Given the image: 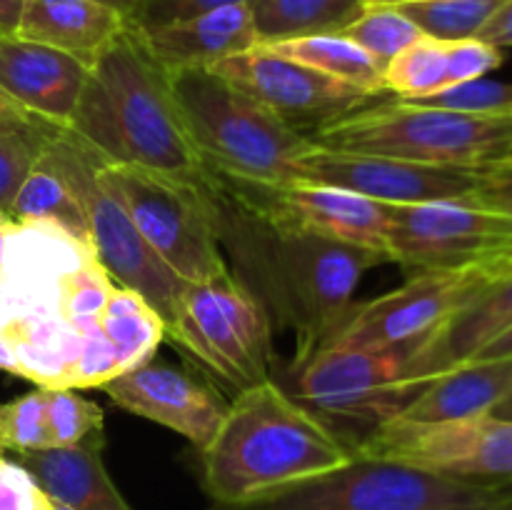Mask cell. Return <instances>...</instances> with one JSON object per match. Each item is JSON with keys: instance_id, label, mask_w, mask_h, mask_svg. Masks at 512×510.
I'll list each match as a JSON object with an SVG mask.
<instances>
[{"instance_id": "cell-52", "label": "cell", "mask_w": 512, "mask_h": 510, "mask_svg": "<svg viewBox=\"0 0 512 510\" xmlns=\"http://www.w3.org/2000/svg\"><path fill=\"white\" fill-rule=\"evenodd\" d=\"M213 510H225V508H218V505H215V508Z\"/></svg>"}, {"instance_id": "cell-46", "label": "cell", "mask_w": 512, "mask_h": 510, "mask_svg": "<svg viewBox=\"0 0 512 510\" xmlns=\"http://www.w3.org/2000/svg\"><path fill=\"white\" fill-rule=\"evenodd\" d=\"M15 228V220L10 218L8 213H3L0 210V265H3V255H5V243H8L10 233H13Z\"/></svg>"}, {"instance_id": "cell-31", "label": "cell", "mask_w": 512, "mask_h": 510, "mask_svg": "<svg viewBox=\"0 0 512 510\" xmlns=\"http://www.w3.org/2000/svg\"><path fill=\"white\" fill-rule=\"evenodd\" d=\"M343 35L360 45L383 70L395 55L423 38L418 25L405 18L395 5H368L363 15L343 30Z\"/></svg>"}, {"instance_id": "cell-25", "label": "cell", "mask_w": 512, "mask_h": 510, "mask_svg": "<svg viewBox=\"0 0 512 510\" xmlns=\"http://www.w3.org/2000/svg\"><path fill=\"white\" fill-rule=\"evenodd\" d=\"M10 218L15 223H35V220L55 223L58 228L68 230L80 243L93 248L88 215H85L83 203H80L68 173L53 155V150L48 148V140L43 143L33 168L28 170L18 193H15L13 205H10Z\"/></svg>"}, {"instance_id": "cell-29", "label": "cell", "mask_w": 512, "mask_h": 510, "mask_svg": "<svg viewBox=\"0 0 512 510\" xmlns=\"http://www.w3.org/2000/svg\"><path fill=\"white\" fill-rule=\"evenodd\" d=\"M448 88H453V73L445 40L423 35L395 55L385 68V93H395V100L410 103Z\"/></svg>"}, {"instance_id": "cell-18", "label": "cell", "mask_w": 512, "mask_h": 510, "mask_svg": "<svg viewBox=\"0 0 512 510\" xmlns=\"http://www.w3.org/2000/svg\"><path fill=\"white\" fill-rule=\"evenodd\" d=\"M100 388L118 408L175 430L198 453L208 448L228 410L223 398L203 380L155 360L125 370Z\"/></svg>"}, {"instance_id": "cell-49", "label": "cell", "mask_w": 512, "mask_h": 510, "mask_svg": "<svg viewBox=\"0 0 512 510\" xmlns=\"http://www.w3.org/2000/svg\"><path fill=\"white\" fill-rule=\"evenodd\" d=\"M368 5H403V3H413V0H365Z\"/></svg>"}, {"instance_id": "cell-26", "label": "cell", "mask_w": 512, "mask_h": 510, "mask_svg": "<svg viewBox=\"0 0 512 510\" xmlns=\"http://www.w3.org/2000/svg\"><path fill=\"white\" fill-rule=\"evenodd\" d=\"M258 45L343 33L368 8L365 0H250Z\"/></svg>"}, {"instance_id": "cell-34", "label": "cell", "mask_w": 512, "mask_h": 510, "mask_svg": "<svg viewBox=\"0 0 512 510\" xmlns=\"http://www.w3.org/2000/svg\"><path fill=\"white\" fill-rule=\"evenodd\" d=\"M115 290V280L105 273L98 260H88L65 278L63 298H60V313L70 325L85 333L88 328L100 323L110 293Z\"/></svg>"}, {"instance_id": "cell-42", "label": "cell", "mask_w": 512, "mask_h": 510, "mask_svg": "<svg viewBox=\"0 0 512 510\" xmlns=\"http://www.w3.org/2000/svg\"><path fill=\"white\" fill-rule=\"evenodd\" d=\"M478 38L490 45H498V48H512V0L493 15V20L480 30Z\"/></svg>"}, {"instance_id": "cell-14", "label": "cell", "mask_w": 512, "mask_h": 510, "mask_svg": "<svg viewBox=\"0 0 512 510\" xmlns=\"http://www.w3.org/2000/svg\"><path fill=\"white\" fill-rule=\"evenodd\" d=\"M210 70L308 138L330 120L343 118L373 100V95L355 85L270 53L260 45Z\"/></svg>"}, {"instance_id": "cell-38", "label": "cell", "mask_w": 512, "mask_h": 510, "mask_svg": "<svg viewBox=\"0 0 512 510\" xmlns=\"http://www.w3.org/2000/svg\"><path fill=\"white\" fill-rule=\"evenodd\" d=\"M450 48V73H453V85L473 83V80L485 78L488 73L503 65V48L490 45L480 38L453 40Z\"/></svg>"}, {"instance_id": "cell-22", "label": "cell", "mask_w": 512, "mask_h": 510, "mask_svg": "<svg viewBox=\"0 0 512 510\" xmlns=\"http://www.w3.org/2000/svg\"><path fill=\"white\" fill-rule=\"evenodd\" d=\"M103 435L68 448L15 455L45 493L73 510H133L103 463Z\"/></svg>"}, {"instance_id": "cell-30", "label": "cell", "mask_w": 512, "mask_h": 510, "mask_svg": "<svg viewBox=\"0 0 512 510\" xmlns=\"http://www.w3.org/2000/svg\"><path fill=\"white\" fill-rule=\"evenodd\" d=\"M505 3L508 0H413L395 8L413 20L423 35L453 43L478 38Z\"/></svg>"}, {"instance_id": "cell-32", "label": "cell", "mask_w": 512, "mask_h": 510, "mask_svg": "<svg viewBox=\"0 0 512 510\" xmlns=\"http://www.w3.org/2000/svg\"><path fill=\"white\" fill-rule=\"evenodd\" d=\"M0 445L5 453H35L53 448L48 428V393L35 388L0 405Z\"/></svg>"}, {"instance_id": "cell-37", "label": "cell", "mask_w": 512, "mask_h": 510, "mask_svg": "<svg viewBox=\"0 0 512 510\" xmlns=\"http://www.w3.org/2000/svg\"><path fill=\"white\" fill-rule=\"evenodd\" d=\"M0 510H53V498L20 460L0 455Z\"/></svg>"}, {"instance_id": "cell-11", "label": "cell", "mask_w": 512, "mask_h": 510, "mask_svg": "<svg viewBox=\"0 0 512 510\" xmlns=\"http://www.w3.org/2000/svg\"><path fill=\"white\" fill-rule=\"evenodd\" d=\"M355 453L398 460L480 485H512V420L475 415L445 423L390 418L355 445Z\"/></svg>"}, {"instance_id": "cell-6", "label": "cell", "mask_w": 512, "mask_h": 510, "mask_svg": "<svg viewBox=\"0 0 512 510\" xmlns=\"http://www.w3.org/2000/svg\"><path fill=\"white\" fill-rule=\"evenodd\" d=\"M165 335L235 393L268 380L273 370L270 310L228 268L193 283L185 280Z\"/></svg>"}, {"instance_id": "cell-12", "label": "cell", "mask_w": 512, "mask_h": 510, "mask_svg": "<svg viewBox=\"0 0 512 510\" xmlns=\"http://www.w3.org/2000/svg\"><path fill=\"white\" fill-rule=\"evenodd\" d=\"M298 400L315 413L380 425L398 418L420 390L405 373V348L323 345L295 360Z\"/></svg>"}, {"instance_id": "cell-28", "label": "cell", "mask_w": 512, "mask_h": 510, "mask_svg": "<svg viewBox=\"0 0 512 510\" xmlns=\"http://www.w3.org/2000/svg\"><path fill=\"white\" fill-rule=\"evenodd\" d=\"M100 328L115 348L123 373L153 360L165 338V320L158 310L143 295L123 285H115L110 293L108 305L100 315Z\"/></svg>"}, {"instance_id": "cell-36", "label": "cell", "mask_w": 512, "mask_h": 510, "mask_svg": "<svg viewBox=\"0 0 512 510\" xmlns=\"http://www.w3.org/2000/svg\"><path fill=\"white\" fill-rule=\"evenodd\" d=\"M53 133L35 135L23 133V130L0 128V210L3 213L10 215V205H13L20 183L25 180L28 170L33 168L43 143Z\"/></svg>"}, {"instance_id": "cell-16", "label": "cell", "mask_w": 512, "mask_h": 510, "mask_svg": "<svg viewBox=\"0 0 512 510\" xmlns=\"http://www.w3.org/2000/svg\"><path fill=\"white\" fill-rule=\"evenodd\" d=\"M223 183L248 208L265 218L293 225L320 238L373 250L388 260L390 210L385 203L308 180H293L283 185H248L223 178Z\"/></svg>"}, {"instance_id": "cell-19", "label": "cell", "mask_w": 512, "mask_h": 510, "mask_svg": "<svg viewBox=\"0 0 512 510\" xmlns=\"http://www.w3.org/2000/svg\"><path fill=\"white\" fill-rule=\"evenodd\" d=\"M88 73V65L63 50L20 35L0 38V88L55 128H70Z\"/></svg>"}, {"instance_id": "cell-5", "label": "cell", "mask_w": 512, "mask_h": 510, "mask_svg": "<svg viewBox=\"0 0 512 510\" xmlns=\"http://www.w3.org/2000/svg\"><path fill=\"white\" fill-rule=\"evenodd\" d=\"M310 140L343 153L483 168L512 155V118L388 100L330 120Z\"/></svg>"}, {"instance_id": "cell-13", "label": "cell", "mask_w": 512, "mask_h": 510, "mask_svg": "<svg viewBox=\"0 0 512 510\" xmlns=\"http://www.w3.org/2000/svg\"><path fill=\"white\" fill-rule=\"evenodd\" d=\"M388 210V260L413 273L512 260V215L458 200Z\"/></svg>"}, {"instance_id": "cell-7", "label": "cell", "mask_w": 512, "mask_h": 510, "mask_svg": "<svg viewBox=\"0 0 512 510\" xmlns=\"http://www.w3.org/2000/svg\"><path fill=\"white\" fill-rule=\"evenodd\" d=\"M505 488L355 453L343 468L225 510H488Z\"/></svg>"}, {"instance_id": "cell-48", "label": "cell", "mask_w": 512, "mask_h": 510, "mask_svg": "<svg viewBox=\"0 0 512 510\" xmlns=\"http://www.w3.org/2000/svg\"><path fill=\"white\" fill-rule=\"evenodd\" d=\"M488 510H512V485H508V488L495 498V503L490 505Z\"/></svg>"}, {"instance_id": "cell-20", "label": "cell", "mask_w": 512, "mask_h": 510, "mask_svg": "<svg viewBox=\"0 0 512 510\" xmlns=\"http://www.w3.org/2000/svg\"><path fill=\"white\" fill-rule=\"evenodd\" d=\"M512 328V273L455 310L428 338L405 348V373L423 390L438 375L473 360L490 340Z\"/></svg>"}, {"instance_id": "cell-21", "label": "cell", "mask_w": 512, "mask_h": 510, "mask_svg": "<svg viewBox=\"0 0 512 510\" xmlns=\"http://www.w3.org/2000/svg\"><path fill=\"white\" fill-rule=\"evenodd\" d=\"M145 48L168 73L215 68L233 55L258 48L248 3L223 5L178 23L140 30Z\"/></svg>"}, {"instance_id": "cell-10", "label": "cell", "mask_w": 512, "mask_h": 510, "mask_svg": "<svg viewBox=\"0 0 512 510\" xmlns=\"http://www.w3.org/2000/svg\"><path fill=\"white\" fill-rule=\"evenodd\" d=\"M508 273H512V260L465 265V268L418 270L400 288L380 298L350 305L318 348L323 345L368 350L410 348L428 338L455 310L463 308L468 300Z\"/></svg>"}, {"instance_id": "cell-44", "label": "cell", "mask_w": 512, "mask_h": 510, "mask_svg": "<svg viewBox=\"0 0 512 510\" xmlns=\"http://www.w3.org/2000/svg\"><path fill=\"white\" fill-rule=\"evenodd\" d=\"M490 358H512V328L500 333L498 338L490 340L473 360H490Z\"/></svg>"}, {"instance_id": "cell-17", "label": "cell", "mask_w": 512, "mask_h": 510, "mask_svg": "<svg viewBox=\"0 0 512 510\" xmlns=\"http://www.w3.org/2000/svg\"><path fill=\"white\" fill-rule=\"evenodd\" d=\"M93 258V248L55 223H15L0 265V325L60 313L65 278Z\"/></svg>"}, {"instance_id": "cell-1", "label": "cell", "mask_w": 512, "mask_h": 510, "mask_svg": "<svg viewBox=\"0 0 512 510\" xmlns=\"http://www.w3.org/2000/svg\"><path fill=\"white\" fill-rule=\"evenodd\" d=\"M215 230L220 243L235 250L283 323L298 333V360L313 353L328 330L353 305L365 270L383 263V255L338 240L305 233L255 213L223 178L213 180Z\"/></svg>"}, {"instance_id": "cell-39", "label": "cell", "mask_w": 512, "mask_h": 510, "mask_svg": "<svg viewBox=\"0 0 512 510\" xmlns=\"http://www.w3.org/2000/svg\"><path fill=\"white\" fill-rule=\"evenodd\" d=\"M238 3H250V0H143L133 25L138 30H153L160 28V25L178 23V20Z\"/></svg>"}, {"instance_id": "cell-8", "label": "cell", "mask_w": 512, "mask_h": 510, "mask_svg": "<svg viewBox=\"0 0 512 510\" xmlns=\"http://www.w3.org/2000/svg\"><path fill=\"white\" fill-rule=\"evenodd\" d=\"M48 148L68 173L90 225V243L95 260L115 285L135 290L160 313L168 328L175 300L185 280L178 278L153 248L145 243L138 225L125 210L123 200L105 180L100 153L70 130L58 128L48 138Z\"/></svg>"}, {"instance_id": "cell-45", "label": "cell", "mask_w": 512, "mask_h": 510, "mask_svg": "<svg viewBox=\"0 0 512 510\" xmlns=\"http://www.w3.org/2000/svg\"><path fill=\"white\" fill-rule=\"evenodd\" d=\"M93 3L105 5V8L115 10V13H120L125 20H130V23H133L135 15H138V10H140V5H143V0H93Z\"/></svg>"}, {"instance_id": "cell-15", "label": "cell", "mask_w": 512, "mask_h": 510, "mask_svg": "<svg viewBox=\"0 0 512 510\" xmlns=\"http://www.w3.org/2000/svg\"><path fill=\"white\" fill-rule=\"evenodd\" d=\"M480 168L428 165L383 155L343 153L313 145L298 163V180L333 185L385 205H413L458 200L470 203Z\"/></svg>"}, {"instance_id": "cell-24", "label": "cell", "mask_w": 512, "mask_h": 510, "mask_svg": "<svg viewBox=\"0 0 512 510\" xmlns=\"http://www.w3.org/2000/svg\"><path fill=\"white\" fill-rule=\"evenodd\" d=\"M510 393L512 358L468 360L430 380L398 418L405 423L475 418V415H488Z\"/></svg>"}, {"instance_id": "cell-47", "label": "cell", "mask_w": 512, "mask_h": 510, "mask_svg": "<svg viewBox=\"0 0 512 510\" xmlns=\"http://www.w3.org/2000/svg\"><path fill=\"white\" fill-rule=\"evenodd\" d=\"M488 415H495V418H503V420H512V393L505 400H500Z\"/></svg>"}, {"instance_id": "cell-4", "label": "cell", "mask_w": 512, "mask_h": 510, "mask_svg": "<svg viewBox=\"0 0 512 510\" xmlns=\"http://www.w3.org/2000/svg\"><path fill=\"white\" fill-rule=\"evenodd\" d=\"M168 75L190 143L215 175L248 185L298 180V163L315 145L308 135L285 125L215 70Z\"/></svg>"}, {"instance_id": "cell-27", "label": "cell", "mask_w": 512, "mask_h": 510, "mask_svg": "<svg viewBox=\"0 0 512 510\" xmlns=\"http://www.w3.org/2000/svg\"><path fill=\"white\" fill-rule=\"evenodd\" d=\"M260 48L320 70V73L330 75L335 80L355 85V88L365 90L373 98L385 93V70L360 45L345 38L343 33L280 40V43L260 45Z\"/></svg>"}, {"instance_id": "cell-9", "label": "cell", "mask_w": 512, "mask_h": 510, "mask_svg": "<svg viewBox=\"0 0 512 510\" xmlns=\"http://www.w3.org/2000/svg\"><path fill=\"white\" fill-rule=\"evenodd\" d=\"M100 165L145 243L178 278L193 283L228 268L215 230L213 180L193 185L135 165L110 163L103 155Z\"/></svg>"}, {"instance_id": "cell-33", "label": "cell", "mask_w": 512, "mask_h": 510, "mask_svg": "<svg viewBox=\"0 0 512 510\" xmlns=\"http://www.w3.org/2000/svg\"><path fill=\"white\" fill-rule=\"evenodd\" d=\"M45 393L53 448L80 445L95 435H103V408L83 398L78 388H45Z\"/></svg>"}, {"instance_id": "cell-23", "label": "cell", "mask_w": 512, "mask_h": 510, "mask_svg": "<svg viewBox=\"0 0 512 510\" xmlns=\"http://www.w3.org/2000/svg\"><path fill=\"white\" fill-rule=\"evenodd\" d=\"M128 25L130 20L93 0H25L18 35L63 50L93 68Z\"/></svg>"}, {"instance_id": "cell-40", "label": "cell", "mask_w": 512, "mask_h": 510, "mask_svg": "<svg viewBox=\"0 0 512 510\" xmlns=\"http://www.w3.org/2000/svg\"><path fill=\"white\" fill-rule=\"evenodd\" d=\"M470 205L512 215V158L495 160L480 168L478 188L470 198Z\"/></svg>"}, {"instance_id": "cell-35", "label": "cell", "mask_w": 512, "mask_h": 510, "mask_svg": "<svg viewBox=\"0 0 512 510\" xmlns=\"http://www.w3.org/2000/svg\"><path fill=\"white\" fill-rule=\"evenodd\" d=\"M410 103L428 105V108L463 110V113L512 115V83L480 78L473 83L453 85V88L428 95V98L410 100Z\"/></svg>"}, {"instance_id": "cell-2", "label": "cell", "mask_w": 512, "mask_h": 510, "mask_svg": "<svg viewBox=\"0 0 512 510\" xmlns=\"http://www.w3.org/2000/svg\"><path fill=\"white\" fill-rule=\"evenodd\" d=\"M68 130L110 163L193 185H208L215 175L190 143L168 70L133 23L90 68Z\"/></svg>"}, {"instance_id": "cell-53", "label": "cell", "mask_w": 512, "mask_h": 510, "mask_svg": "<svg viewBox=\"0 0 512 510\" xmlns=\"http://www.w3.org/2000/svg\"><path fill=\"white\" fill-rule=\"evenodd\" d=\"M510 118H512V115H510ZM510 158H512V155H510Z\"/></svg>"}, {"instance_id": "cell-41", "label": "cell", "mask_w": 512, "mask_h": 510, "mask_svg": "<svg viewBox=\"0 0 512 510\" xmlns=\"http://www.w3.org/2000/svg\"><path fill=\"white\" fill-rule=\"evenodd\" d=\"M0 128L8 130H23V133H35V135H45L53 133L55 125H48L45 120L35 118L33 113L23 108V105L15 103L3 88H0Z\"/></svg>"}, {"instance_id": "cell-43", "label": "cell", "mask_w": 512, "mask_h": 510, "mask_svg": "<svg viewBox=\"0 0 512 510\" xmlns=\"http://www.w3.org/2000/svg\"><path fill=\"white\" fill-rule=\"evenodd\" d=\"M25 0H0V38L18 35Z\"/></svg>"}, {"instance_id": "cell-51", "label": "cell", "mask_w": 512, "mask_h": 510, "mask_svg": "<svg viewBox=\"0 0 512 510\" xmlns=\"http://www.w3.org/2000/svg\"><path fill=\"white\" fill-rule=\"evenodd\" d=\"M0 455H5V450H3V445H0Z\"/></svg>"}, {"instance_id": "cell-3", "label": "cell", "mask_w": 512, "mask_h": 510, "mask_svg": "<svg viewBox=\"0 0 512 510\" xmlns=\"http://www.w3.org/2000/svg\"><path fill=\"white\" fill-rule=\"evenodd\" d=\"M353 455L355 445L343 443L315 410L268 378L235 393L200 453V480L218 508H243L343 468Z\"/></svg>"}, {"instance_id": "cell-50", "label": "cell", "mask_w": 512, "mask_h": 510, "mask_svg": "<svg viewBox=\"0 0 512 510\" xmlns=\"http://www.w3.org/2000/svg\"><path fill=\"white\" fill-rule=\"evenodd\" d=\"M53 510H73V508H68V505H63V503H55L53 500Z\"/></svg>"}]
</instances>
